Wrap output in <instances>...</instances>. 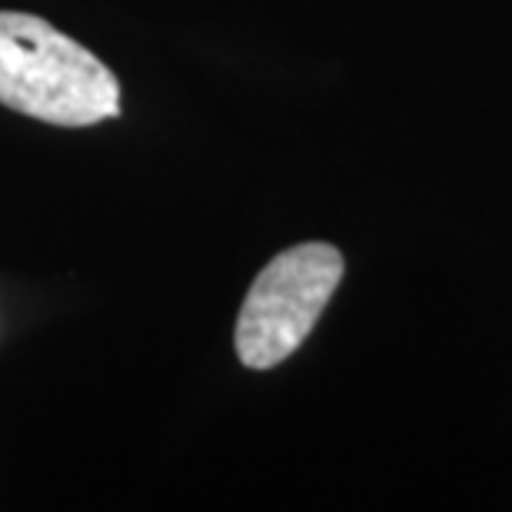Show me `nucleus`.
<instances>
[{"mask_svg": "<svg viewBox=\"0 0 512 512\" xmlns=\"http://www.w3.org/2000/svg\"><path fill=\"white\" fill-rule=\"evenodd\" d=\"M0 104L54 127H94L120 114V84L44 17L0 10Z\"/></svg>", "mask_w": 512, "mask_h": 512, "instance_id": "1", "label": "nucleus"}, {"mask_svg": "<svg viewBox=\"0 0 512 512\" xmlns=\"http://www.w3.org/2000/svg\"><path fill=\"white\" fill-rule=\"evenodd\" d=\"M343 280V253L330 243H300L276 253L240 306L233 346L247 370H273L310 336Z\"/></svg>", "mask_w": 512, "mask_h": 512, "instance_id": "2", "label": "nucleus"}]
</instances>
